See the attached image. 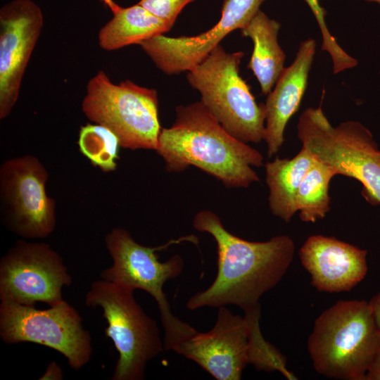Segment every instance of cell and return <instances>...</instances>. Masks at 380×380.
I'll list each match as a JSON object with an SVG mask.
<instances>
[{
	"mask_svg": "<svg viewBox=\"0 0 380 380\" xmlns=\"http://www.w3.org/2000/svg\"><path fill=\"white\" fill-rule=\"evenodd\" d=\"M193 227L215 239L217 272L209 287L188 299L190 310L234 305L245 311L260 305V297L281 280L293 258L295 244L290 236L244 240L230 233L210 210L198 212Z\"/></svg>",
	"mask_w": 380,
	"mask_h": 380,
	"instance_id": "6da1fadb",
	"label": "cell"
},
{
	"mask_svg": "<svg viewBox=\"0 0 380 380\" xmlns=\"http://www.w3.org/2000/svg\"><path fill=\"white\" fill-rule=\"evenodd\" d=\"M176 119L162 128L157 153L169 172L195 166L228 188H246L260 178L254 167L262 165V155L229 134L202 102L179 105Z\"/></svg>",
	"mask_w": 380,
	"mask_h": 380,
	"instance_id": "7a4b0ae2",
	"label": "cell"
},
{
	"mask_svg": "<svg viewBox=\"0 0 380 380\" xmlns=\"http://www.w3.org/2000/svg\"><path fill=\"white\" fill-rule=\"evenodd\" d=\"M380 350L369 302L339 300L315 321L308 350L316 372L339 380H365Z\"/></svg>",
	"mask_w": 380,
	"mask_h": 380,
	"instance_id": "3957f363",
	"label": "cell"
},
{
	"mask_svg": "<svg viewBox=\"0 0 380 380\" xmlns=\"http://www.w3.org/2000/svg\"><path fill=\"white\" fill-rule=\"evenodd\" d=\"M184 241L197 244L198 239L188 235L171 239L159 246L149 247L136 242L122 228H114L105 236L113 265L101 272V279L133 290H144L155 299L164 329V348L167 350H172L196 330L173 315L163 289L167 281L177 278L182 272L183 258L177 254L160 262L156 251Z\"/></svg>",
	"mask_w": 380,
	"mask_h": 380,
	"instance_id": "277c9868",
	"label": "cell"
},
{
	"mask_svg": "<svg viewBox=\"0 0 380 380\" xmlns=\"http://www.w3.org/2000/svg\"><path fill=\"white\" fill-rule=\"evenodd\" d=\"M242 51L229 53L220 44L187 72L190 86L201 101L232 136L245 143L264 139L266 110L258 104L239 74Z\"/></svg>",
	"mask_w": 380,
	"mask_h": 380,
	"instance_id": "5b68a950",
	"label": "cell"
},
{
	"mask_svg": "<svg viewBox=\"0 0 380 380\" xmlns=\"http://www.w3.org/2000/svg\"><path fill=\"white\" fill-rule=\"evenodd\" d=\"M297 135L302 148L316 160L336 175L359 181L372 201L380 204V150L362 123L348 120L334 127L320 105L301 113Z\"/></svg>",
	"mask_w": 380,
	"mask_h": 380,
	"instance_id": "8992f818",
	"label": "cell"
},
{
	"mask_svg": "<svg viewBox=\"0 0 380 380\" xmlns=\"http://www.w3.org/2000/svg\"><path fill=\"white\" fill-rule=\"evenodd\" d=\"M134 290L101 279L91 283L85 304L100 307L119 357L112 380H141L147 363L163 352L164 343L156 320L136 301Z\"/></svg>",
	"mask_w": 380,
	"mask_h": 380,
	"instance_id": "52a82bcc",
	"label": "cell"
},
{
	"mask_svg": "<svg viewBox=\"0 0 380 380\" xmlns=\"http://www.w3.org/2000/svg\"><path fill=\"white\" fill-rule=\"evenodd\" d=\"M82 110L92 122L103 125L131 150H156L161 127L154 89L126 80L114 84L103 70L87 82Z\"/></svg>",
	"mask_w": 380,
	"mask_h": 380,
	"instance_id": "ba28073f",
	"label": "cell"
},
{
	"mask_svg": "<svg viewBox=\"0 0 380 380\" xmlns=\"http://www.w3.org/2000/svg\"><path fill=\"white\" fill-rule=\"evenodd\" d=\"M0 336L7 344L31 342L57 350L77 370L92 354L91 336L82 318L67 301L45 310L1 303Z\"/></svg>",
	"mask_w": 380,
	"mask_h": 380,
	"instance_id": "9c48e42d",
	"label": "cell"
},
{
	"mask_svg": "<svg viewBox=\"0 0 380 380\" xmlns=\"http://www.w3.org/2000/svg\"><path fill=\"white\" fill-rule=\"evenodd\" d=\"M48 172L33 156L6 160L0 169V194L6 224L26 239L45 238L56 225L55 201L46 193Z\"/></svg>",
	"mask_w": 380,
	"mask_h": 380,
	"instance_id": "30bf717a",
	"label": "cell"
},
{
	"mask_svg": "<svg viewBox=\"0 0 380 380\" xmlns=\"http://www.w3.org/2000/svg\"><path fill=\"white\" fill-rule=\"evenodd\" d=\"M71 283L63 258L46 243L19 240L0 262L1 303L53 306Z\"/></svg>",
	"mask_w": 380,
	"mask_h": 380,
	"instance_id": "8fae6325",
	"label": "cell"
},
{
	"mask_svg": "<svg viewBox=\"0 0 380 380\" xmlns=\"http://www.w3.org/2000/svg\"><path fill=\"white\" fill-rule=\"evenodd\" d=\"M265 0H223L221 18L211 29L193 37L160 34L139 45L155 65L167 75L188 72L201 63L220 42L241 30L260 11Z\"/></svg>",
	"mask_w": 380,
	"mask_h": 380,
	"instance_id": "7c38bea8",
	"label": "cell"
},
{
	"mask_svg": "<svg viewBox=\"0 0 380 380\" xmlns=\"http://www.w3.org/2000/svg\"><path fill=\"white\" fill-rule=\"evenodd\" d=\"M43 15L31 0H14L0 11V119L11 112L42 33Z\"/></svg>",
	"mask_w": 380,
	"mask_h": 380,
	"instance_id": "4fadbf2b",
	"label": "cell"
},
{
	"mask_svg": "<svg viewBox=\"0 0 380 380\" xmlns=\"http://www.w3.org/2000/svg\"><path fill=\"white\" fill-rule=\"evenodd\" d=\"M172 350L194 361L217 380H239L249 364L248 323L244 316L219 307L210 331H196Z\"/></svg>",
	"mask_w": 380,
	"mask_h": 380,
	"instance_id": "5bb4252c",
	"label": "cell"
},
{
	"mask_svg": "<svg viewBox=\"0 0 380 380\" xmlns=\"http://www.w3.org/2000/svg\"><path fill=\"white\" fill-rule=\"evenodd\" d=\"M367 252L332 236L312 235L299 250L303 267L319 291H350L366 276Z\"/></svg>",
	"mask_w": 380,
	"mask_h": 380,
	"instance_id": "9a60e30c",
	"label": "cell"
},
{
	"mask_svg": "<svg viewBox=\"0 0 380 380\" xmlns=\"http://www.w3.org/2000/svg\"><path fill=\"white\" fill-rule=\"evenodd\" d=\"M315 51L316 42L313 39L302 42L294 61L284 68L274 89L267 94L265 103L266 120L263 140L270 158L282 146L286 126L299 108Z\"/></svg>",
	"mask_w": 380,
	"mask_h": 380,
	"instance_id": "2e32d148",
	"label": "cell"
},
{
	"mask_svg": "<svg viewBox=\"0 0 380 380\" xmlns=\"http://www.w3.org/2000/svg\"><path fill=\"white\" fill-rule=\"evenodd\" d=\"M280 24L260 10L241 28L243 37H249L253 50L248 64L257 78L263 94H268L284 68L286 55L278 43Z\"/></svg>",
	"mask_w": 380,
	"mask_h": 380,
	"instance_id": "e0dca14e",
	"label": "cell"
},
{
	"mask_svg": "<svg viewBox=\"0 0 380 380\" xmlns=\"http://www.w3.org/2000/svg\"><path fill=\"white\" fill-rule=\"evenodd\" d=\"M315 160L304 148L292 158L276 157L265 165L269 188V208L274 216L289 222L297 212L296 197L300 184Z\"/></svg>",
	"mask_w": 380,
	"mask_h": 380,
	"instance_id": "ac0fdd59",
	"label": "cell"
},
{
	"mask_svg": "<svg viewBox=\"0 0 380 380\" xmlns=\"http://www.w3.org/2000/svg\"><path fill=\"white\" fill-rule=\"evenodd\" d=\"M173 26L158 18L138 3L120 8L99 31V46L108 51L118 50L153 37L164 34Z\"/></svg>",
	"mask_w": 380,
	"mask_h": 380,
	"instance_id": "d6986e66",
	"label": "cell"
},
{
	"mask_svg": "<svg viewBox=\"0 0 380 380\" xmlns=\"http://www.w3.org/2000/svg\"><path fill=\"white\" fill-rule=\"evenodd\" d=\"M335 175L332 170L315 158L296 197L297 211L302 221L314 223L323 219L329 211V187Z\"/></svg>",
	"mask_w": 380,
	"mask_h": 380,
	"instance_id": "ffe728a7",
	"label": "cell"
},
{
	"mask_svg": "<svg viewBox=\"0 0 380 380\" xmlns=\"http://www.w3.org/2000/svg\"><path fill=\"white\" fill-rule=\"evenodd\" d=\"M243 312L249 326L248 363L258 371H277L289 380H296L298 378L286 367V357L262 335L260 328V306Z\"/></svg>",
	"mask_w": 380,
	"mask_h": 380,
	"instance_id": "44dd1931",
	"label": "cell"
},
{
	"mask_svg": "<svg viewBox=\"0 0 380 380\" xmlns=\"http://www.w3.org/2000/svg\"><path fill=\"white\" fill-rule=\"evenodd\" d=\"M78 146L80 152L103 172L116 169L120 144L116 135L107 127L95 123L81 127Z\"/></svg>",
	"mask_w": 380,
	"mask_h": 380,
	"instance_id": "7402d4cb",
	"label": "cell"
},
{
	"mask_svg": "<svg viewBox=\"0 0 380 380\" xmlns=\"http://www.w3.org/2000/svg\"><path fill=\"white\" fill-rule=\"evenodd\" d=\"M367 1L376 2L380 4V0H366ZM312 11L320 28L322 37V49L327 51L333 62V70L335 74L352 68L357 65L356 59L347 53L336 42L334 37L329 32L325 23L324 16L326 11L321 7L318 0H305Z\"/></svg>",
	"mask_w": 380,
	"mask_h": 380,
	"instance_id": "603a6c76",
	"label": "cell"
},
{
	"mask_svg": "<svg viewBox=\"0 0 380 380\" xmlns=\"http://www.w3.org/2000/svg\"><path fill=\"white\" fill-rule=\"evenodd\" d=\"M194 0H140L138 4L173 26L182 9Z\"/></svg>",
	"mask_w": 380,
	"mask_h": 380,
	"instance_id": "cb8c5ba5",
	"label": "cell"
},
{
	"mask_svg": "<svg viewBox=\"0 0 380 380\" xmlns=\"http://www.w3.org/2000/svg\"><path fill=\"white\" fill-rule=\"evenodd\" d=\"M63 376L61 367L55 361H52L47 366L44 374L39 379L61 380Z\"/></svg>",
	"mask_w": 380,
	"mask_h": 380,
	"instance_id": "d4e9b609",
	"label": "cell"
},
{
	"mask_svg": "<svg viewBox=\"0 0 380 380\" xmlns=\"http://www.w3.org/2000/svg\"><path fill=\"white\" fill-rule=\"evenodd\" d=\"M365 380H380V350L366 374Z\"/></svg>",
	"mask_w": 380,
	"mask_h": 380,
	"instance_id": "484cf974",
	"label": "cell"
},
{
	"mask_svg": "<svg viewBox=\"0 0 380 380\" xmlns=\"http://www.w3.org/2000/svg\"><path fill=\"white\" fill-rule=\"evenodd\" d=\"M375 324L380 332V292L376 293L369 302Z\"/></svg>",
	"mask_w": 380,
	"mask_h": 380,
	"instance_id": "4316f807",
	"label": "cell"
},
{
	"mask_svg": "<svg viewBox=\"0 0 380 380\" xmlns=\"http://www.w3.org/2000/svg\"><path fill=\"white\" fill-rule=\"evenodd\" d=\"M102 1L105 4H106L108 6V8L113 12V13H115L120 8V6L113 0H102Z\"/></svg>",
	"mask_w": 380,
	"mask_h": 380,
	"instance_id": "83f0119b",
	"label": "cell"
}]
</instances>
